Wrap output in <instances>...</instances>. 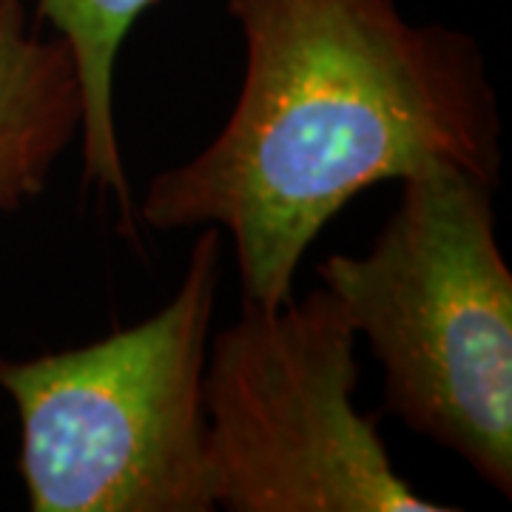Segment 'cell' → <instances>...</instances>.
Listing matches in <instances>:
<instances>
[{
    "label": "cell",
    "instance_id": "1",
    "mask_svg": "<svg viewBox=\"0 0 512 512\" xmlns=\"http://www.w3.org/2000/svg\"><path fill=\"white\" fill-rule=\"evenodd\" d=\"M237 103L208 146L148 183L137 222L217 228L242 302L282 305L328 222L367 188L458 168L498 188L501 109L473 37L399 0H225Z\"/></svg>",
    "mask_w": 512,
    "mask_h": 512
},
{
    "label": "cell",
    "instance_id": "2",
    "mask_svg": "<svg viewBox=\"0 0 512 512\" xmlns=\"http://www.w3.org/2000/svg\"><path fill=\"white\" fill-rule=\"evenodd\" d=\"M362 256L322 262L382 367V393L416 436L512 495V271L495 234V185L458 168L402 180Z\"/></svg>",
    "mask_w": 512,
    "mask_h": 512
},
{
    "label": "cell",
    "instance_id": "3",
    "mask_svg": "<svg viewBox=\"0 0 512 512\" xmlns=\"http://www.w3.org/2000/svg\"><path fill=\"white\" fill-rule=\"evenodd\" d=\"M222 234L200 228L174 296L80 348L0 356L32 512H211L202 382Z\"/></svg>",
    "mask_w": 512,
    "mask_h": 512
},
{
    "label": "cell",
    "instance_id": "4",
    "mask_svg": "<svg viewBox=\"0 0 512 512\" xmlns=\"http://www.w3.org/2000/svg\"><path fill=\"white\" fill-rule=\"evenodd\" d=\"M356 330L325 288L242 302L208 345L202 404L217 510L444 512L396 470L359 413Z\"/></svg>",
    "mask_w": 512,
    "mask_h": 512
},
{
    "label": "cell",
    "instance_id": "5",
    "mask_svg": "<svg viewBox=\"0 0 512 512\" xmlns=\"http://www.w3.org/2000/svg\"><path fill=\"white\" fill-rule=\"evenodd\" d=\"M83 83L69 46L29 0H0V220L40 197L83 131Z\"/></svg>",
    "mask_w": 512,
    "mask_h": 512
},
{
    "label": "cell",
    "instance_id": "6",
    "mask_svg": "<svg viewBox=\"0 0 512 512\" xmlns=\"http://www.w3.org/2000/svg\"><path fill=\"white\" fill-rule=\"evenodd\" d=\"M35 18L69 46L83 83V180L114 197L120 231L137 237V202L131 197L126 157L114 114V77L123 43L157 0H29Z\"/></svg>",
    "mask_w": 512,
    "mask_h": 512
}]
</instances>
